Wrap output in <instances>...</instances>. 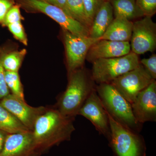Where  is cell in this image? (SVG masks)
Listing matches in <instances>:
<instances>
[{
    "label": "cell",
    "mask_w": 156,
    "mask_h": 156,
    "mask_svg": "<svg viewBox=\"0 0 156 156\" xmlns=\"http://www.w3.org/2000/svg\"><path fill=\"white\" fill-rule=\"evenodd\" d=\"M74 119L62 114L56 108H48L38 118L32 132L41 153L71 139L72 134L75 130Z\"/></svg>",
    "instance_id": "1"
},
{
    "label": "cell",
    "mask_w": 156,
    "mask_h": 156,
    "mask_svg": "<svg viewBox=\"0 0 156 156\" xmlns=\"http://www.w3.org/2000/svg\"><path fill=\"white\" fill-rule=\"evenodd\" d=\"M91 76L83 69L69 74L66 90L59 98L57 109L66 116L75 118L92 91L94 87Z\"/></svg>",
    "instance_id": "2"
},
{
    "label": "cell",
    "mask_w": 156,
    "mask_h": 156,
    "mask_svg": "<svg viewBox=\"0 0 156 156\" xmlns=\"http://www.w3.org/2000/svg\"><path fill=\"white\" fill-rule=\"evenodd\" d=\"M95 89L107 112L114 120L131 131L140 132L142 125L135 119L131 104L111 84H99Z\"/></svg>",
    "instance_id": "3"
},
{
    "label": "cell",
    "mask_w": 156,
    "mask_h": 156,
    "mask_svg": "<svg viewBox=\"0 0 156 156\" xmlns=\"http://www.w3.org/2000/svg\"><path fill=\"white\" fill-rule=\"evenodd\" d=\"M108 115L111 131L108 140L116 155L146 156L145 142L139 133L125 128Z\"/></svg>",
    "instance_id": "4"
},
{
    "label": "cell",
    "mask_w": 156,
    "mask_h": 156,
    "mask_svg": "<svg viewBox=\"0 0 156 156\" xmlns=\"http://www.w3.org/2000/svg\"><path fill=\"white\" fill-rule=\"evenodd\" d=\"M92 63L91 76L98 84L110 83L140 64L138 55L132 52L121 57L99 58Z\"/></svg>",
    "instance_id": "5"
},
{
    "label": "cell",
    "mask_w": 156,
    "mask_h": 156,
    "mask_svg": "<svg viewBox=\"0 0 156 156\" xmlns=\"http://www.w3.org/2000/svg\"><path fill=\"white\" fill-rule=\"evenodd\" d=\"M16 3L30 13H41L55 20L63 30L81 37H89V29L66 14L62 9L44 0H16Z\"/></svg>",
    "instance_id": "6"
},
{
    "label": "cell",
    "mask_w": 156,
    "mask_h": 156,
    "mask_svg": "<svg viewBox=\"0 0 156 156\" xmlns=\"http://www.w3.org/2000/svg\"><path fill=\"white\" fill-rule=\"evenodd\" d=\"M153 80L140 63L137 67L116 78L110 83L131 104L139 92Z\"/></svg>",
    "instance_id": "7"
},
{
    "label": "cell",
    "mask_w": 156,
    "mask_h": 156,
    "mask_svg": "<svg viewBox=\"0 0 156 156\" xmlns=\"http://www.w3.org/2000/svg\"><path fill=\"white\" fill-rule=\"evenodd\" d=\"M69 74L82 68L90 48L100 39L81 37L63 30Z\"/></svg>",
    "instance_id": "8"
},
{
    "label": "cell",
    "mask_w": 156,
    "mask_h": 156,
    "mask_svg": "<svg viewBox=\"0 0 156 156\" xmlns=\"http://www.w3.org/2000/svg\"><path fill=\"white\" fill-rule=\"evenodd\" d=\"M131 52L140 55L156 48V24L151 17H144L133 22L130 42Z\"/></svg>",
    "instance_id": "9"
},
{
    "label": "cell",
    "mask_w": 156,
    "mask_h": 156,
    "mask_svg": "<svg viewBox=\"0 0 156 156\" xmlns=\"http://www.w3.org/2000/svg\"><path fill=\"white\" fill-rule=\"evenodd\" d=\"M78 115L83 116L90 121L100 134L108 140L109 139L111 131L108 114L96 89L92 91L80 109Z\"/></svg>",
    "instance_id": "10"
},
{
    "label": "cell",
    "mask_w": 156,
    "mask_h": 156,
    "mask_svg": "<svg viewBox=\"0 0 156 156\" xmlns=\"http://www.w3.org/2000/svg\"><path fill=\"white\" fill-rule=\"evenodd\" d=\"M4 107L19 120L29 130L32 131L38 118L48 110L44 106L34 107L28 105L25 100L10 94L2 99Z\"/></svg>",
    "instance_id": "11"
},
{
    "label": "cell",
    "mask_w": 156,
    "mask_h": 156,
    "mask_svg": "<svg viewBox=\"0 0 156 156\" xmlns=\"http://www.w3.org/2000/svg\"><path fill=\"white\" fill-rule=\"evenodd\" d=\"M132 112L136 121L143 125L156 121V81L153 80L148 87L139 92L131 104Z\"/></svg>",
    "instance_id": "12"
},
{
    "label": "cell",
    "mask_w": 156,
    "mask_h": 156,
    "mask_svg": "<svg viewBox=\"0 0 156 156\" xmlns=\"http://www.w3.org/2000/svg\"><path fill=\"white\" fill-rule=\"evenodd\" d=\"M32 131L8 134L0 156H40Z\"/></svg>",
    "instance_id": "13"
},
{
    "label": "cell",
    "mask_w": 156,
    "mask_h": 156,
    "mask_svg": "<svg viewBox=\"0 0 156 156\" xmlns=\"http://www.w3.org/2000/svg\"><path fill=\"white\" fill-rule=\"evenodd\" d=\"M131 52L129 42L115 41L99 40L92 45L87 54L86 59L89 62L99 58L121 57Z\"/></svg>",
    "instance_id": "14"
},
{
    "label": "cell",
    "mask_w": 156,
    "mask_h": 156,
    "mask_svg": "<svg viewBox=\"0 0 156 156\" xmlns=\"http://www.w3.org/2000/svg\"><path fill=\"white\" fill-rule=\"evenodd\" d=\"M133 26L131 20L122 17H115L100 40L130 42Z\"/></svg>",
    "instance_id": "15"
},
{
    "label": "cell",
    "mask_w": 156,
    "mask_h": 156,
    "mask_svg": "<svg viewBox=\"0 0 156 156\" xmlns=\"http://www.w3.org/2000/svg\"><path fill=\"white\" fill-rule=\"evenodd\" d=\"M113 9L110 2L106 1L94 17L89 31V37L100 39L113 20Z\"/></svg>",
    "instance_id": "16"
},
{
    "label": "cell",
    "mask_w": 156,
    "mask_h": 156,
    "mask_svg": "<svg viewBox=\"0 0 156 156\" xmlns=\"http://www.w3.org/2000/svg\"><path fill=\"white\" fill-rule=\"evenodd\" d=\"M115 17H122L129 20L144 17L136 0H110Z\"/></svg>",
    "instance_id": "17"
},
{
    "label": "cell",
    "mask_w": 156,
    "mask_h": 156,
    "mask_svg": "<svg viewBox=\"0 0 156 156\" xmlns=\"http://www.w3.org/2000/svg\"><path fill=\"white\" fill-rule=\"evenodd\" d=\"M0 130L8 134L30 131L19 120L2 105L0 102Z\"/></svg>",
    "instance_id": "18"
},
{
    "label": "cell",
    "mask_w": 156,
    "mask_h": 156,
    "mask_svg": "<svg viewBox=\"0 0 156 156\" xmlns=\"http://www.w3.org/2000/svg\"><path fill=\"white\" fill-rule=\"evenodd\" d=\"M65 12L90 30L92 22L87 15L83 0H67Z\"/></svg>",
    "instance_id": "19"
},
{
    "label": "cell",
    "mask_w": 156,
    "mask_h": 156,
    "mask_svg": "<svg viewBox=\"0 0 156 156\" xmlns=\"http://www.w3.org/2000/svg\"><path fill=\"white\" fill-rule=\"evenodd\" d=\"M27 53L26 49L4 53L2 65L5 71L18 72Z\"/></svg>",
    "instance_id": "20"
},
{
    "label": "cell",
    "mask_w": 156,
    "mask_h": 156,
    "mask_svg": "<svg viewBox=\"0 0 156 156\" xmlns=\"http://www.w3.org/2000/svg\"><path fill=\"white\" fill-rule=\"evenodd\" d=\"M5 79L7 86L12 94L25 100L23 87L18 72L5 71Z\"/></svg>",
    "instance_id": "21"
},
{
    "label": "cell",
    "mask_w": 156,
    "mask_h": 156,
    "mask_svg": "<svg viewBox=\"0 0 156 156\" xmlns=\"http://www.w3.org/2000/svg\"><path fill=\"white\" fill-rule=\"evenodd\" d=\"M9 31L13 35L15 38L24 45H27L28 40L24 27L21 22L11 23L7 26Z\"/></svg>",
    "instance_id": "22"
},
{
    "label": "cell",
    "mask_w": 156,
    "mask_h": 156,
    "mask_svg": "<svg viewBox=\"0 0 156 156\" xmlns=\"http://www.w3.org/2000/svg\"><path fill=\"white\" fill-rule=\"evenodd\" d=\"M20 7L17 3L7 12L2 26L7 27L9 24L21 22L23 17L20 11Z\"/></svg>",
    "instance_id": "23"
},
{
    "label": "cell",
    "mask_w": 156,
    "mask_h": 156,
    "mask_svg": "<svg viewBox=\"0 0 156 156\" xmlns=\"http://www.w3.org/2000/svg\"><path fill=\"white\" fill-rule=\"evenodd\" d=\"M144 17H152L156 12V0H136Z\"/></svg>",
    "instance_id": "24"
},
{
    "label": "cell",
    "mask_w": 156,
    "mask_h": 156,
    "mask_svg": "<svg viewBox=\"0 0 156 156\" xmlns=\"http://www.w3.org/2000/svg\"><path fill=\"white\" fill-rule=\"evenodd\" d=\"M106 1V0H83L87 15L92 22L98 11Z\"/></svg>",
    "instance_id": "25"
},
{
    "label": "cell",
    "mask_w": 156,
    "mask_h": 156,
    "mask_svg": "<svg viewBox=\"0 0 156 156\" xmlns=\"http://www.w3.org/2000/svg\"><path fill=\"white\" fill-rule=\"evenodd\" d=\"M4 53L0 54V99H2L10 94L5 79V70L2 65V58Z\"/></svg>",
    "instance_id": "26"
},
{
    "label": "cell",
    "mask_w": 156,
    "mask_h": 156,
    "mask_svg": "<svg viewBox=\"0 0 156 156\" xmlns=\"http://www.w3.org/2000/svg\"><path fill=\"white\" fill-rule=\"evenodd\" d=\"M140 63L154 80L156 79V55L154 54L149 58L141 59Z\"/></svg>",
    "instance_id": "27"
},
{
    "label": "cell",
    "mask_w": 156,
    "mask_h": 156,
    "mask_svg": "<svg viewBox=\"0 0 156 156\" xmlns=\"http://www.w3.org/2000/svg\"><path fill=\"white\" fill-rule=\"evenodd\" d=\"M15 0H0V24H3L6 14L16 4Z\"/></svg>",
    "instance_id": "28"
},
{
    "label": "cell",
    "mask_w": 156,
    "mask_h": 156,
    "mask_svg": "<svg viewBox=\"0 0 156 156\" xmlns=\"http://www.w3.org/2000/svg\"><path fill=\"white\" fill-rule=\"evenodd\" d=\"M44 1L50 5L60 8L64 11H65L67 0H44Z\"/></svg>",
    "instance_id": "29"
},
{
    "label": "cell",
    "mask_w": 156,
    "mask_h": 156,
    "mask_svg": "<svg viewBox=\"0 0 156 156\" xmlns=\"http://www.w3.org/2000/svg\"><path fill=\"white\" fill-rule=\"evenodd\" d=\"M8 133L0 130V153L2 150L3 147L5 144L6 136Z\"/></svg>",
    "instance_id": "30"
},
{
    "label": "cell",
    "mask_w": 156,
    "mask_h": 156,
    "mask_svg": "<svg viewBox=\"0 0 156 156\" xmlns=\"http://www.w3.org/2000/svg\"><path fill=\"white\" fill-rule=\"evenodd\" d=\"M1 53H2V52H1V51H0V54H1Z\"/></svg>",
    "instance_id": "31"
},
{
    "label": "cell",
    "mask_w": 156,
    "mask_h": 156,
    "mask_svg": "<svg viewBox=\"0 0 156 156\" xmlns=\"http://www.w3.org/2000/svg\"><path fill=\"white\" fill-rule=\"evenodd\" d=\"M106 1H110V0H106Z\"/></svg>",
    "instance_id": "32"
},
{
    "label": "cell",
    "mask_w": 156,
    "mask_h": 156,
    "mask_svg": "<svg viewBox=\"0 0 156 156\" xmlns=\"http://www.w3.org/2000/svg\"><path fill=\"white\" fill-rule=\"evenodd\" d=\"M15 1H16V0H15Z\"/></svg>",
    "instance_id": "33"
}]
</instances>
